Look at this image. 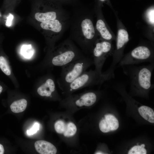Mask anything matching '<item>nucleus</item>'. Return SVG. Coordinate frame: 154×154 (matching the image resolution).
Returning <instances> with one entry per match:
<instances>
[{"label": "nucleus", "mask_w": 154, "mask_h": 154, "mask_svg": "<svg viewBox=\"0 0 154 154\" xmlns=\"http://www.w3.org/2000/svg\"><path fill=\"white\" fill-rule=\"evenodd\" d=\"M69 26V38L80 46L84 53H92L96 32L87 12L84 10L74 11L70 16Z\"/></svg>", "instance_id": "f257e3e1"}, {"label": "nucleus", "mask_w": 154, "mask_h": 154, "mask_svg": "<svg viewBox=\"0 0 154 154\" xmlns=\"http://www.w3.org/2000/svg\"><path fill=\"white\" fill-rule=\"evenodd\" d=\"M123 73L129 78L131 88L139 92H147L153 87L151 82L154 62L147 65L137 66L134 65L121 66Z\"/></svg>", "instance_id": "f03ea898"}, {"label": "nucleus", "mask_w": 154, "mask_h": 154, "mask_svg": "<svg viewBox=\"0 0 154 154\" xmlns=\"http://www.w3.org/2000/svg\"><path fill=\"white\" fill-rule=\"evenodd\" d=\"M51 64L62 67L86 56L69 38L61 43L54 49Z\"/></svg>", "instance_id": "7ed1b4c3"}, {"label": "nucleus", "mask_w": 154, "mask_h": 154, "mask_svg": "<svg viewBox=\"0 0 154 154\" xmlns=\"http://www.w3.org/2000/svg\"><path fill=\"white\" fill-rule=\"evenodd\" d=\"M93 64L92 59L85 56L62 66L57 81L59 86L64 90Z\"/></svg>", "instance_id": "20e7f679"}, {"label": "nucleus", "mask_w": 154, "mask_h": 154, "mask_svg": "<svg viewBox=\"0 0 154 154\" xmlns=\"http://www.w3.org/2000/svg\"><path fill=\"white\" fill-rule=\"evenodd\" d=\"M111 79L109 75L104 72L100 73L91 70L84 72L64 90L71 92L85 87L102 84Z\"/></svg>", "instance_id": "39448f33"}, {"label": "nucleus", "mask_w": 154, "mask_h": 154, "mask_svg": "<svg viewBox=\"0 0 154 154\" xmlns=\"http://www.w3.org/2000/svg\"><path fill=\"white\" fill-rule=\"evenodd\" d=\"M154 62L151 50L144 46H138L133 49L128 55L122 58L118 64L119 66L134 65L144 62Z\"/></svg>", "instance_id": "423d86ee"}, {"label": "nucleus", "mask_w": 154, "mask_h": 154, "mask_svg": "<svg viewBox=\"0 0 154 154\" xmlns=\"http://www.w3.org/2000/svg\"><path fill=\"white\" fill-rule=\"evenodd\" d=\"M111 44L105 40L96 41L93 48L92 53L93 64L95 70L101 73L102 69L109 53L112 49Z\"/></svg>", "instance_id": "0eeeda50"}, {"label": "nucleus", "mask_w": 154, "mask_h": 154, "mask_svg": "<svg viewBox=\"0 0 154 154\" xmlns=\"http://www.w3.org/2000/svg\"><path fill=\"white\" fill-rule=\"evenodd\" d=\"M56 87L54 81L51 78H46L44 82L38 88L37 92L41 96L52 97V94L55 92Z\"/></svg>", "instance_id": "6e6552de"}, {"label": "nucleus", "mask_w": 154, "mask_h": 154, "mask_svg": "<svg viewBox=\"0 0 154 154\" xmlns=\"http://www.w3.org/2000/svg\"><path fill=\"white\" fill-rule=\"evenodd\" d=\"M35 147L37 151L40 154H55L57 152L56 148L54 145L44 140L36 141Z\"/></svg>", "instance_id": "1a4fd4ad"}, {"label": "nucleus", "mask_w": 154, "mask_h": 154, "mask_svg": "<svg viewBox=\"0 0 154 154\" xmlns=\"http://www.w3.org/2000/svg\"><path fill=\"white\" fill-rule=\"evenodd\" d=\"M96 28L103 39L107 40L111 39L112 36L106 27L104 22L102 19H100L97 20Z\"/></svg>", "instance_id": "9d476101"}, {"label": "nucleus", "mask_w": 154, "mask_h": 154, "mask_svg": "<svg viewBox=\"0 0 154 154\" xmlns=\"http://www.w3.org/2000/svg\"><path fill=\"white\" fill-rule=\"evenodd\" d=\"M138 110L140 114L144 119L150 123H154V112L152 108L143 106L139 107Z\"/></svg>", "instance_id": "9b49d317"}, {"label": "nucleus", "mask_w": 154, "mask_h": 154, "mask_svg": "<svg viewBox=\"0 0 154 154\" xmlns=\"http://www.w3.org/2000/svg\"><path fill=\"white\" fill-rule=\"evenodd\" d=\"M83 106H90L94 104L97 100L96 94L93 92H89L80 96Z\"/></svg>", "instance_id": "f8f14e48"}, {"label": "nucleus", "mask_w": 154, "mask_h": 154, "mask_svg": "<svg viewBox=\"0 0 154 154\" xmlns=\"http://www.w3.org/2000/svg\"><path fill=\"white\" fill-rule=\"evenodd\" d=\"M27 105L26 100L23 99L14 102L10 107L13 112L17 113L24 111L26 109Z\"/></svg>", "instance_id": "ddd939ff"}, {"label": "nucleus", "mask_w": 154, "mask_h": 154, "mask_svg": "<svg viewBox=\"0 0 154 154\" xmlns=\"http://www.w3.org/2000/svg\"><path fill=\"white\" fill-rule=\"evenodd\" d=\"M105 119L107 125L111 131L117 129L119 126L117 119L113 115L108 114L105 115Z\"/></svg>", "instance_id": "4468645a"}, {"label": "nucleus", "mask_w": 154, "mask_h": 154, "mask_svg": "<svg viewBox=\"0 0 154 154\" xmlns=\"http://www.w3.org/2000/svg\"><path fill=\"white\" fill-rule=\"evenodd\" d=\"M34 52V49L31 44L23 45L21 50V54L27 58H30L33 55Z\"/></svg>", "instance_id": "2eb2a0df"}, {"label": "nucleus", "mask_w": 154, "mask_h": 154, "mask_svg": "<svg viewBox=\"0 0 154 154\" xmlns=\"http://www.w3.org/2000/svg\"><path fill=\"white\" fill-rule=\"evenodd\" d=\"M77 131V128L76 125L73 123L69 122L66 125L65 130L63 133L64 136L70 137L74 135Z\"/></svg>", "instance_id": "dca6fc26"}, {"label": "nucleus", "mask_w": 154, "mask_h": 154, "mask_svg": "<svg viewBox=\"0 0 154 154\" xmlns=\"http://www.w3.org/2000/svg\"><path fill=\"white\" fill-rule=\"evenodd\" d=\"M0 68L6 75L11 74V70L9 65L5 58L3 56H0Z\"/></svg>", "instance_id": "f3484780"}, {"label": "nucleus", "mask_w": 154, "mask_h": 154, "mask_svg": "<svg viewBox=\"0 0 154 154\" xmlns=\"http://www.w3.org/2000/svg\"><path fill=\"white\" fill-rule=\"evenodd\" d=\"M66 125L64 122L61 120L57 121L55 123L54 127L57 133L59 134L63 133L64 132Z\"/></svg>", "instance_id": "a211bd4d"}, {"label": "nucleus", "mask_w": 154, "mask_h": 154, "mask_svg": "<svg viewBox=\"0 0 154 154\" xmlns=\"http://www.w3.org/2000/svg\"><path fill=\"white\" fill-rule=\"evenodd\" d=\"M146 150L144 147L141 145L135 146L129 151L128 154H146Z\"/></svg>", "instance_id": "6ab92c4d"}, {"label": "nucleus", "mask_w": 154, "mask_h": 154, "mask_svg": "<svg viewBox=\"0 0 154 154\" xmlns=\"http://www.w3.org/2000/svg\"><path fill=\"white\" fill-rule=\"evenodd\" d=\"M40 127V124L38 122H35L31 128L27 130V133L29 135H33L37 132Z\"/></svg>", "instance_id": "aec40b11"}, {"label": "nucleus", "mask_w": 154, "mask_h": 154, "mask_svg": "<svg viewBox=\"0 0 154 154\" xmlns=\"http://www.w3.org/2000/svg\"><path fill=\"white\" fill-rule=\"evenodd\" d=\"M99 127L100 130L103 133H107L111 131L108 128L104 119H102L100 121Z\"/></svg>", "instance_id": "412c9836"}, {"label": "nucleus", "mask_w": 154, "mask_h": 154, "mask_svg": "<svg viewBox=\"0 0 154 154\" xmlns=\"http://www.w3.org/2000/svg\"><path fill=\"white\" fill-rule=\"evenodd\" d=\"M154 9L150 10L148 12L147 15L149 20V22L152 24H154Z\"/></svg>", "instance_id": "4be33fe9"}, {"label": "nucleus", "mask_w": 154, "mask_h": 154, "mask_svg": "<svg viewBox=\"0 0 154 154\" xmlns=\"http://www.w3.org/2000/svg\"><path fill=\"white\" fill-rule=\"evenodd\" d=\"M13 16L11 13H9L7 17L5 25L7 27L10 26L12 23V21L13 19Z\"/></svg>", "instance_id": "5701e85b"}, {"label": "nucleus", "mask_w": 154, "mask_h": 154, "mask_svg": "<svg viewBox=\"0 0 154 154\" xmlns=\"http://www.w3.org/2000/svg\"><path fill=\"white\" fill-rule=\"evenodd\" d=\"M4 149L3 146L0 144V154H3L4 153Z\"/></svg>", "instance_id": "b1692460"}, {"label": "nucleus", "mask_w": 154, "mask_h": 154, "mask_svg": "<svg viewBox=\"0 0 154 154\" xmlns=\"http://www.w3.org/2000/svg\"><path fill=\"white\" fill-rule=\"evenodd\" d=\"M3 90V88L0 85V94L1 93Z\"/></svg>", "instance_id": "393cba45"}, {"label": "nucleus", "mask_w": 154, "mask_h": 154, "mask_svg": "<svg viewBox=\"0 0 154 154\" xmlns=\"http://www.w3.org/2000/svg\"><path fill=\"white\" fill-rule=\"evenodd\" d=\"M96 154H103L102 152H98L96 153Z\"/></svg>", "instance_id": "a878e982"}, {"label": "nucleus", "mask_w": 154, "mask_h": 154, "mask_svg": "<svg viewBox=\"0 0 154 154\" xmlns=\"http://www.w3.org/2000/svg\"><path fill=\"white\" fill-rule=\"evenodd\" d=\"M100 0V1H105L106 0Z\"/></svg>", "instance_id": "bb28decb"}]
</instances>
